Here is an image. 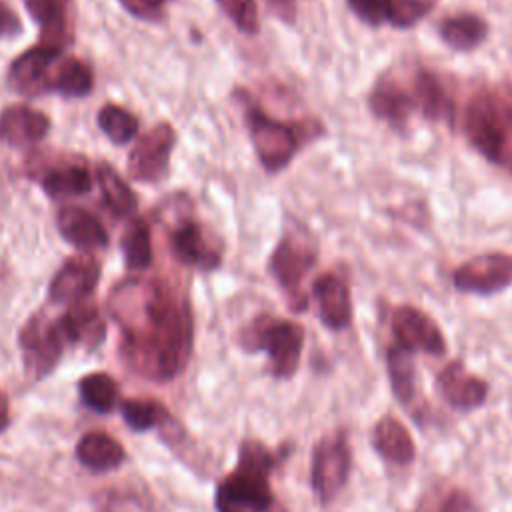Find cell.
<instances>
[{
    "label": "cell",
    "mask_w": 512,
    "mask_h": 512,
    "mask_svg": "<svg viewBox=\"0 0 512 512\" xmlns=\"http://www.w3.org/2000/svg\"><path fill=\"white\" fill-rule=\"evenodd\" d=\"M388 376L394 396L404 406L412 404L416 398V366L410 350H404L402 346L388 350Z\"/></svg>",
    "instance_id": "obj_30"
},
{
    "label": "cell",
    "mask_w": 512,
    "mask_h": 512,
    "mask_svg": "<svg viewBox=\"0 0 512 512\" xmlns=\"http://www.w3.org/2000/svg\"><path fill=\"white\" fill-rule=\"evenodd\" d=\"M452 280L460 292L496 294L512 284V254L488 252L474 256L456 268Z\"/></svg>",
    "instance_id": "obj_10"
},
{
    "label": "cell",
    "mask_w": 512,
    "mask_h": 512,
    "mask_svg": "<svg viewBox=\"0 0 512 512\" xmlns=\"http://www.w3.org/2000/svg\"><path fill=\"white\" fill-rule=\"evenodd\" d=\"M414 98L418 102V112L430 120H450L452 118V102L444 92L440 80L428 72L418 70L412 78Z\"/></svg>",
    "instance_id": "obj_28"
},
{
    "label": "cell",
    "mask_w": 512,
    "mask_h": 512,
    "mask_svg": "<svg viewBox=\"0 0 512 512\" xmlns=\"http://www.w3.org/2000/svg\"><path fill=\"white\" fill-rule=\"evenodd\" d=\"M34 176L54 200H66L90 192L92 174L78 158H58L36 166Z\"/></svg>",
    "instance_id": "obj_16"
},
{
    "label": "cell",
    "mask_w": 512,
    "mask_h": 512,
    "mask_svg": "<svg viewBox=\"0 0 512 512\" xmlns=\"http://www.w3.org/2000/svg\"><path fill=\"white\" fill-rule=\"evenodd\" d=\"M392 332L404 350H420L432 356L446 352V340L438 324L416 306L404 304L392 310Z\"/></svg>",
    "instance_id": "obj_12"
},
{
    "label": "cell",
    "mask_w": 512,
    "mask_h": 512,
    "mask_svg": "<svg viewBox=\"0 0 512 512\" xmlns=\"http://www.w3.org/2000/svg\"><path fill=\"white\" fill-rule=\"evenodd\" d=\"M60 56L62 52L50 50L42 44L24 50L8 68V84L12 90L26 96L46 92L48 74Z\"/></svg>",
    "instance_id": "obj_17"
},
{
    "label": "cell",
    "mask_w": 512,
    "mask_h": 512,
    "mask_svg": "<svg viewBox=\"0 0 512 512\" xmlns=\"http://www.w3.org/2000/svg\"><path fill=\"white\" fill-rule=\"evenodd\" d=\"M268 6L278 14V16H282V18H288V20H292L294 18V0H268Z\"/></svg>",
    "instance_id": "obj_40"
},
{
    "label": "cell",
    "mask_w": 512,
    "mask_h": 512,
    "mask_svg": "<svg viewBox=\"0 0 512 512\" xmlns=\"http://www.w3.org/2000/svg\"><path fill=\"white\" fill-rule=\"evenodd\" d=\"M128 362L152 380H172L190 360L194 320L184 292L156 278H124L108 296Z\"/></svg>",
    "instance_id": "obj_1"
},
{
    "label": "cell",
    "mask_w": 512,
    "mask_h": 512,
    "mask_svg": "<svg viewBox=\"0 0 512 512\" xmlns=\"http://www.w3.org/2000/svg\"><path fill=\"white\" fill-rule=\"evenodd\" d=\"M50 130V118L26 104H12L0 112V142L6 146L38 144Z\"/></svg>",
    "instance_id": "obj_21"
},
{
    "label": "cell",
    "mask_w": 512,
    "mask_h": 512,
    "mask_svg": "<svg viewBox=\"0 0 512 512\" xmlns=\"http://www.w3.org/2000/svg\"><path fill=\"white\" fill-rule=\"evenodd\" d=\"M276 456L258 440H244L236 468L218 484L214 506L218 512H288L270 488Z\"/></svg>",
    "instance_id": "obj_2"
},
{
    "label": "cell",
    "mask_w": 512,
    "mask_h": 512,
    "mask_svg": "<svg viewBox=\"0 0 512 512\" xmlns=\"http://www.w3.org/2000/svg\"><path fill=\"white\" fill-rule=\"evenodd\" d=\"M96 122H98V128L106 134V138L118 146L130 142L140 130L138 118L128 108L112 102L104 104L98 110Z\"/></svg>",
    "instance_id": "obj_32"
},
{
    "label": "cell",
    "mask_w": 512,
    "mask_h": 512,
    "mask_svg": "<svg viewBox=\"0 0 512 512\" xmlns=\"http://www.w3.org/2000/svg\"><path fill=\"white\" fill-rule=\"evenodd\" d=\"M464 130L486 160L512 172V104L494 92H478L466 108Z\"/></svg>",
    "instance_id": "obj_3"
},
{
    "label": "cell",
    "mask_w": 512,
    "mask_h": 512,
    "mask_svg": "<svg viewBox=\"0 0 512 512\" xmlns=\"http://www.w3.org/2000/svg\"><path fill=\"white\" fill-rule=\"evenodd\" d=\"M8 424H10V406H8V398L0 392V434L6 430Z\"/></svg>",
    "instance_id": "obj_41"
},
{
    "label": "cell",
    "mask_w": 512,
    "mask_h": 512,
    "mask_svg": "<svg viewBox=\"0 0 512 512\" xmlns=\"http://www.w3.org/2000/svg\"><path fill=\"white\" fill-rule=\"evenodd\" d=\"M24 6L40 26L38 44L64 52L74 42L72 0H24Z\"/></svg>",
    "instance_id": "obj_14"
},
{
    "label": "cell",
    "mask_w": 512,
    "mask_h": 512,
    "mask_svg": "<svg viewBox=\"0 0 512 512\" xmlns=\"http://www.w3.org/2000/svg\"><path fill=\"white\" fill-rule=\"evenodd\" d=\"M120 412H122L124 422L136 432H146L150 428H162L166 424V420L170 418L168 410L150 398L124 400L120 404Z\"/></svg>",
    "instance_id": "obj_33"
},
{
    "label": "cell",
    "mask_w": 512,
    "mask_h": 512,
    "mask_svg": "<svg viewBox=\"0 0 512 512\" xmlns=\"http://www.w3.org/2000/svg\"><path fill=\"white\" fill-rule=\"evenodd\" d=\"M94 88L92 68L74 56H60L46 82V92H58L66 98H84Z\"/></svg>",
    "instance_id": "obj_23"
},
{
    "label": "cell",
    "mask_w": 512,
    "mask_h": 512,
    "mask_svg": "<svg viewBox=\"0 0 512 512\" xmlns=\"http://www.w3.org/2000/svg\"><path fill=\"white\" fill-rule=\"evenodd\" d=\"M438 34L446 46L458 52H470L478 48L488 36V24L484 18L472 12L448 16L440 22Z\"/></svg>",
    "instance_id": "obj_26"
},
{
    "label": "cell",
    "mask_w": 512,
    "mask_h": 512,
    "mask_svg": "<svg viewBox=\"0 0 512 512\" xmlns=\"http://www.w3.org/2000/svg\"><path fill=\"white\" fill-rule=\"evenodd\" d=\"M102 266L90 254H76L64 260V264L54 274L48 296L54 304H72L82 298H90L98 286Z\"/></svg>",
    "instance_id": "obj_13"
},
{
    "label": "cell",
    "mask_w": 512,
    "mask_h": 512,
    "mask_svg": "<svg viewBox=\"0 0 512 512\" xmlns=\"http://www.w3.org/2000/svg\"><path fill=\"white\" fill-rule=\"evenodd\" d=\"M78 462L90 472H108L118 468L126 454L122 444L106 432H86L76 444Z\"/></svg>",
    "instance_id": "obj_24"
},
{
    "label": "cell",
    "mask_w": 512,
    "mask_h": 512,
    "mask_svg": "<svg viewBox=\"0 0 512 512\" xmlns=\"http://www.w3.org/2000/svg\"><path fill=\"white\" fill-rule=\"evenodd\" d=\"M436 382L442 398L458 410H474L482 406L488 396V384L482 378L466 372L462 362H450L438 374Z\"/></svg>",
    "instance_id": "obj_22"
},
{
    "label": "cell",
    "mask_w": 512,
    "mask_h": 512,
    "mask_svg": "<svg viewBox=\"0 0 512 512\" xmlns=\"http://www.w3.org/2000/svg\"><path fill=\"white\" fill-rule=\"evenodd\" d=\"M176 146V130L168 122H158L142 134L128 156V172L140 182H160L168 174L170 156Z\"/></svg>",
    "instance_id": "obj_9"
},
{
    "label": "cell",
    "mask_w": 512,
    "mask_h": 512,
    "mask_svg": "<svg viewBox=\"0 0 512 512\" xmlns=\"http://www.w3.org/2000/svg\"><path fill=\"white\" fill-rule=\"evenodd\" d=\"M320 320L330 330H344L352 320V300L346 280L334 272L320 274L312 284Z\"/></svg>",
    "instance_id": "obj_19"
},
{
    "label": "cell",
    "mask_w": 512,
    "mask_h": 512,
    "mask_svg": "<svg viewBox=\"0 0 512 512\" xmlns=\"http://www.w3.org/2000/svg\"><path fill=\"white\" fill-rule=\"evenodd\" d=\"M350 446L342 430L326 434L312 454V488L322 502H330L344 488L350 474Z\"/></svg>",
    "instance_id": "obj_8"
},
{
    "label": "cell",
    "mask_w": 512,
    "mask_h": 512,
    "mask_svg": "<svg viewBox=\"0 0 512 512\" xmlns=\"http://www.w3.org/2000/svg\"><path fill=\"white\" fill-rule=\"evenodd\" d=\"M94 176H96V182H98L104 202L118 218H128L136 212L138 196L114 166L100 162L96 166Z\"/></svg>",
    "instance_id": "obj_27"
},
{
    "label": "cell",
    "mask_w": 512,
    "mask_h": 512,
    "mask_svg": "<svg viewBox=\"0 0 512 512\" xmlns=\"http://www.w3.org/2000/svg\"><path fill=\"white\" fill-rule=\"evenodd\" d=\"M372 440L378 454L388 462L408 464L414 460V454H416L414 440L406 430V426L392 416H384L378 420V424L374 426Z\"/></svg>",
    "instance_id": "obj_25"
},
{
    "label": "cell",
    "mask_w": 512,
    "mask_h": 512,
    "mask_svg": "<svg viewBox=\"0 0 512 512\" xmlns=\"http://www.w3.org/2000/svg\"><path fill=\"white\" fill-rule=\"evenodd\" d=\"M78 392L82 404L98 414L112 412L118 400V386L106 372H92L82 376L78 382Z\"/></svg>",
    "instance_id": "obj_31"
},
{
    "label": "cell",
    "mask_w": 512,
    "mask_h": 512,
    "mask_svg": "<svg viewBox=\"0 0 512 512\" xmlns=\"http://www.w3.org/2000/svg\"><path fill=\"white\" fill-rule=\"evenodd\" d=\"M18 34H22L18 14L4 0H0V38H14Z\"/></svg>",
    "instance_id": "obj_39"
},
{
    "label": "cell",
    "mask_w": 512,
    "mask_h": 512,
    "mask_svg": "<svg viewBox=\"0 0 512 512\" xmlns=\"http://www.w3.org/2000/svg\"><path fill=\"white\" fill-rule=\"evenodd\" d=\"M26 374L38 382L46 378L62 358L64 334L58 318L52 320L44 312H38L26 320L18 336Z\"/></svg>",
    "instance_id": "obj_7"
},
{
    "label": "cell",
    "mask_w": 512,
    "mask_h": 512,
    "mask_svg": "<svg viewBox=\"0 0 512 512\" xmlns=\"http://www.w3.org/2000/svg\"><path fill=\"white\" fill-rule=\"evenodd\" d=\"M170 244L174 256L200 270H216L222 262L220 242L194 218H180L170 232Z\"/></svg>",
    "instance_id": "obj_11"
},
{
    "label": "cell",
    "mask_w": 512,
    "mask_h": 512,
    "mask_svg": "<svg viewBox=\"0 0 512 512\" xmlns=\"http://www.w3.org/2000/svg\"><path fill=\"white\" fill-rule=\"evenodd\" d=\"M246 124L256 156L266 172H280L296 156L302 134L294 124L272 118L254 102H246Z\"/></svg>",
    "instance_id": "obj_6"
},
{
    "label": "cell",
    "mask_w": 512,
    "mask_h": 512,
    "mask_svg": "<svg viewBox=\"0 0 512 512\" xmlns=\"http://www.w3.org/2000/svg\"><path fill=\"white\" fill-rule=\"evenodd\" d=\"M120 250L130 270H144L152 264V236L144 218L136 216L126 224L120 236Z\"/></svg>",
    "instance_id": "obj_29"
},
{
    "label": "cell",
    "mask_w": 512,
    "mask_h": 512,
    "mask_svg": "<svg viewBox=\"0 0 512 512\" xmlns=\"http://www.w3.org/2000/svg\"><path fill=\"white\" fill-rule=\"evenodd\" d=\"M122 8L138 20L146 22H160L166 12L168 0H118Z\"/></svg>",
    "instance_id": "obj_38"
},
{
    "label": "cell",
    "mask_w": 512,
    "mask_h": 512,
    "mask_svg": "<svg viewBox=\"0 0 512 512\" xmlns=\"http://www.w3.org/2000/svg\"><path fill=\"white\" fill-rule=\"evenodd\" d=\"M436 0H388V24L394 28H412L432 12Z\"/></svg>",
    "instance_id": "obj_35"
},
{
    "label": "cell",
    "mask_w": 512,
    "mask_h": 512,
    "mask_svg": "<svg viewBox=\"0 0 512 512\" xmlns=\"http://www.w3.org/2000/svg\"><path fill=\"white\" fill-rule=\"evenodd\" d=\"M58 324L66 342L80 344L88 350L98 348L106 338V322L90 298L68 304L66 312L58 318Z\"/></svg>",
    "instance_id": "obj_18"
},
{
    "label": "cell",
    "mask_w": 512,
    "mask_h": 512,
    "mask_svg": "<svg viewBox=\"0 0 512 512\" xmlns=\"http://www.w3.org/2000/svg\"><path fill=\"white\" fill-rule=\"evenodd\" d=\"M474 502L468 492L448 486V484H436L432 490H428L416 512H474Z\"/></svg>",
    "instance_id": "obj_34"
},
{
    "label": "cell",
    "mask_w": 512,
    "mask_h": 512,
    "mask_svg": "<svg viewBox=\"0 0 512 512\" xmlns=\"http://www.w3.org/2000/svg\"><path fill=\"white\" fill-rule=\"evenodd\" d=\"M350 10L368 26L388 22V0H346Z\"/></svg>",
    "instance_id": "obj_37"
},
{
    "label": "cell",
    "mask_w": 512,
    "mask_h": 512,
    "mask_svg": "<svg viewBox=\"0 0 512 512\" xmlns=\"http://www.w3.org/2000/svg\"><path fill=\"white\" fill-rule=\"evenodd\" d=\"M318 258V248L308 232H286L274 252L270 254L268 270L276 278L278 286L286 292L292 310L306 308V296L302 292V282L314 268Z\"/></svg>",
    "instance_id": "obj_5"
},
{
    "label": "cell",
    "mask_w": 512,
    "mask_h": 512,
    "mask_svg": "<svg viewBox=\"0 0 512 512\" xmlns=\"http://www.w3.org/2000/svg\"><path fill=\"white\" fill-rule=\"evenodd\" d=\"M238 340L248 352L264 350L276 378H290L298 370L304 346V330L300 324L264 314L244 326Z\"/></svg>",
    "instance_id": "obj_4"
},
{
    "label": "cell",
    "mask_w": 512,
    "mask_h": 512,
    "mask_svg": "<svg viewBox=\"0 0 512 512\" xmlns=\"http://www.w3.org/2000/svg\"><path fill=\"white\" fill-rule=\"evenodd\" d=\"M368 104L378 120L388 122L396 130H402L408 124V118L418 112L412 84L408 88L392 74H384L376 80Z\"/></svg>",
    "instance_id": "obj_15"
},
{
    "label": "cell",
    "mask_w": 512,
    "mask_h": 512,
    "mask_svg": "<svg viewBox=\"0 0 512 512\" xmlns=\"http://www.w3.org/2000/svg\"><path fill=\"white\" fill-rule=\"evenodd\" d=\"M56 226L60 236L80 250L106 248L110 242L100 218H96L90 210L76 204H64L58 210Z\"/></svg>",
    "instance_id": "obj_20"
},
{
    "label": "cell",
    "mask_w": 512,
    "mask_h": 512,
    "mask_svg": "<svg viewBox=\"0 0 512 512\" xmlns=\"http://www.w3.org/2000/svg\"><path fill=\"white\" fill-rule=\"evenodd\" d=\"M220 10L244 34H256L260 28L256 0H216Z\"/></svg>",
    "instance_id": "obj_36"
}]
</instances>
